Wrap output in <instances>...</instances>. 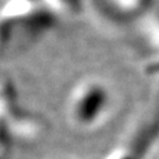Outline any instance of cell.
<instances>
[{"instance_id":"obj_1","label":"cell","mask_w":159,"mask_h":159,"mask_svg":"<svg viewBox=\"0 0 159 159\" xmlns=\"http://www.w3.org/2000/svg\"><path fill=\"white\" fill-rule=\"evenodd\" d=\"M114 107V92L107 83L87 79L74 86L67 100V117L73 127L92 130L102 126Z\"/></svg>"},{"instance_id":"obj_2","label":"cell","mask_w":159,"mask_h":159,"mask_svg":"<svg viewBox=\"0 0 159 159\" xmlns=\"http://www.w3.org/2000/svg\"><path fill=\"white\" fill-rule=\"evenodd\" d=\"M159 138V106L121 146L106 159H148Z\"/></svg>"}]
</instances>
